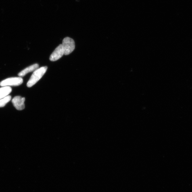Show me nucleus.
Listing matches in <instances>:
<instances>
[{
	"mask_svg": "<svg viewBox=\"0 0 192 192\" xmlns=\"http://www.w3.org/2000/svg\"><path fill=\"white\" fill-rule=\"evenodd\" d=\"M39 68V65L37 63L31 65L27 68H25L18 74V76L20 77H23L26 76L28 73L34 71Z\"/></svg>",
	"mask_w": 192,
	"mask_h": 192,
	"instance_id": "nucleus-6",
	"label": "nucleus"
},
{
	"mask_svg": "<svg viewBox=\"0 0 192 192\" xmlns=\"http://www.w3.org/2000/svg\"><path fill=\"white\" fill-rule=\"evenodd\" d=\"M47 68V66L43 67L34 71L27 84L28 87H31L37 83L46 72Z\"/></svg>",
	"mask_w": 192,
	"mask_h": 192,
	"instance_id": "nucleus-1",
	"label": "nucleus"
},
{
	"mask_svg": "<svg viewBox=\"0 0 192 192\" xmlns=\"http://www.w3.org/2000/svg\"><path fill=\"white\" fill-rule=\"evenodd\" d=\"M11 97L8 95L0 99V107L4 106L8 103L10 100Z\"/></svg>",
	"mask_w": 192,
	"mask_h": 192,
	"instance_id": "nucleus-8",
	"label": "nucleus"
},
{
	"mask_svg": "<svg viewBox=\"0 0 192 192\" xmlns=\"http://www.w3.org/2000/svg\"><path fill=\"white\" fill-rule=\"evenodd\" d=\"M12 91V89L9 86H4L0 88V99L8 96Z\"/></svg>",
	"mask_w": 192,
	"mask_h": 192,
	"instance_id": "nucleus-7",
	"label": "nucleus"
},
{
	"mask_svg": "<svg viewBox=\"0 0 192 192\" xmlns=\"http://www.w3.org/2000/svg\"><path fill=\"white\" fill-rule=\"evenodd\" d=\"M25 98L20 96H16L12 100L13 105L18 110H22L25 108Z\"/></svg>",
	"mask_w": 192,
	"mask_h": 192,
	"instance_id": "nucleus-5",
	"label": "nucleus"
},
{
	"mask_svg": "<svg viewBox=\"0 0 192 192\" xmlns=\"http://www.w3.org/2000/svg\"><path fill=\"white\" fill-rule=\"evenodd\" d=\"M64 55L62 44H60L55 49L50 57V59L51 61H56L63 56Z\"/></svg>",
	"mask_w": 192,
	"mask_h": 192,
	"instance_id": "nucleus-4",
	"label": "nucleus"
},
{
	"mask_svg": "<svg viewBox=\"0 0 192 192\" xmlns=\"http://www.w3.org/2000/svg\"><path fill=\"white\" fill-rule=\"evenodd\" d=\"M23 80L22 78L19 77H12L6 79L0 82L1 86H18L22 83Z\"/></svg>",
	"mask_w": 192,
	"mask_h": 192,
	"instance_id": "nucleus-3",
	"label": "nucleus"
},
{
	"mask_svg": "<svg viewBox=\"0 0 192 192\" xmlns=\"http://www.w3.org/2000/svg\"><path fill=\"white\" fill-rule=\"evenodd\" d=\"M62 45L65 55L70 54L75 48L74 40L70 37H66L63 39Z\"/></svg>",
	"mask_w": 192,
	"mask_h": 192,
	"instance_id": "nucleus-2",
	"label": "nucleus"
}]
</instances>
